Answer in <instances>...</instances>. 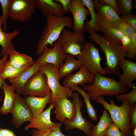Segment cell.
<instances>
[{
    "label": "cell",
    "instance_id": "obj_15",
    "mask_svg": "<svg viewBox=\"0 0 136 136\" xmlns=\"http://www.w3.org/2000/svg\"><path fill=\"white\" fill-rule=\"evenodd\" d=\"M54 102L55 103L54 113L56 119L62 123L66 119L70 121L74 120L76 108L73 102H71L68 98L59 99Z\"/></svg>",
    "mask_w": 136,
    "mask_h": 136
},
{
    "label": "cell",
    "instance_id": "obj_2",
    "mask_svg": "<svg viewBox=\"0 0 136 136\" xmlns=\"http://www.w3.org/2000/svg\"><path fill=\"white\" fill-rule=\"evenodd\" d=\"M73 23L72 19L67 15L59 17L50 15L47 17L46 25L37 43V54L40 55L46 46L49 45L52 47L64 28H72Z\"/></svg>",
    "mask_w": 136,
    "mask_h": 136
},
{
    "label": "cell",
    "instance_id": "obj_48",
    "mask_svg": "<svg viewBox=\"0 0 136 136\" xmlns=\"http://www.w3.org/2000/svg\"><path fill=\"white\" fill-rule=\"evenodd\" d=\"M105 136L104 135V136Z\"/></svg>",
    "mask_w": 136,
    "mask_h": 136
},
{
    "label": "cell",
    "instance_id": "obj_45",
    "mask_svg": "<svg viewBox=\"0 0 136 136\" xmlns=\"http://www.w3.org/2000/svg\"><path fill=\"white\" fill-rule=\"evenodd\" d=\"M5 79L1 75L0 73V88L2 84L5 82ZM2 102V99L0 95V103Z\"/></svg>",
    "mask_w": 136,
    "mask_h": 136
},
{
    "label": "cell",
    "instance_id": "obj_22",
    "mask_svg": "<svg viewBox=\"0 0 136 136\" xmlns=\"http://www.w3.org/2000/svg\"><path fill=\"white\" fill-rule=\"evenodd\" d=\"M3 22L2 16L0 14V45L2 49L1 51V55H8L10 52L15 49L12 40L19 33L18 30H15L10 32L6 33L2 28Z\"/></svg>",
    "mask_w": 136,
    "mask_h": 136
},
{
    "label": "cell",
    "instance_id": "obj_42",
    "mask_svg": "<svg viewBox=\"0 0 136 136\" xmlns=\"http://www.w3.org/2000/svg\"><path fill=\"white\" fill-rule=\"evenodd\" d=\"M61 5L64 14L69 12L71 0H55Z\"/></svg>",
    "mask_w": 136,
    "mask_h": 136
},
{
    "label": "cell",
    "instance_id": "obj_26",
    "mask_svg": "<svg viewBox=\"0 0 136 136\" xmlns=\"http://www.w3.org/2000/svg\"><path fill=\"white\" fill-rule=\"evenodd\" d=\"M112 122L107 110L104 107L98 123L94 126L91 136H103L110 124Z\"/></svg>",
    "mask_w": 136,
    "mask_h": 136
},
{
    "label": "cell",
    "instance_id": "obj_46",
    "mask_svg": "<svg viewBox=\"0 0 136 136\" xmlns=\"http://www.w3.org/2000/svg\"><path fill=\"white\" fill-rule=\"evenodd\" d=\"M133 128L132 134L133 136H136V127Z\"/></svg>",
    "mask_w": 136,
    "mask_h": 136
},
{
    "label": "cell",
    "instance_id": "obj_11",
    "mask_svg": "<svg viewBox=\"0 0 136 136\" xmlns=\"http://www.w3.org/2000/svg\"><path fill=\"white\" fill-rule=\"evenodd\" d=\"M36 7V0H11L9 17L13 20L27 21L31 19Z\"/></svg>",
    "mask_w": 136,
    "mask_h": 136
},
{
    "label": "cell",
    "instance_id": "obj_4",
    "mask_svg": "<svg viewBox=\"0 0 136 136\" xmlns=\"http://www.w3.org/2000/svg\"><path fill=\"white\" fill-rule=\"evenodd\" d=\"M121 101L122 104L120 106L116 105L112 99H110V103H109L103 96L98 97L95 101L102 105L109 111L112 122L118 126L125 136H131L132 132L130 127L129 114L132 106L130 105L129 101L123 100Z\"/></svg>",
    "mask_w": 136,
    "mask_h": 136
},
{
    "label": "cell",
    "instance_id": "obj_36",
    "mask_svg": "<svg viewBox=\"0 0 136 136\" xmlns=\"http://www.w3.org/2000/svg\"><path fill=\"white\" fill-rule=\"evenodd\" d=\"M105 136H125L120 131L118 126L113 122L112 123L105 132Z\"/></svg>",
    "mask_w": 136,
    "mask_h": 136
},
{
    "label": "cell",
    "instance_id": "obj_25",
    "mask_svg": "<svg viewBox=\"0 0 136 136\" xmlns=\"http://www.w3.org/2000/svg\"><path fill=\"white\" fill-rule=\"evenodd\" d=\"M75 56L71 54H67L65 62L59 69V80L71 74L73 71L80 68L82 62L80 60H76Z\"/></svg>",
    "mask_w": 136,
    "mask_h": 136
},
{
    "label": "cell",
    "instance_id": "obj_23",
    "mask_svg": "<svg viewBox=\"0 0 136 136\" xmlns=\"http://www.w3.org/2000/svg\"><path fill=\"white\" fill-rule=\"evenodd\" d=\"M4 92V98L2 106L0 107V113L6 115L11 113L14 106L16 96L14 88L5 82L1 87Z\"/></svg>",
    "mask_w": 136,
    "mask_h": 136
},
{
    "label": "cell",
    "instance_id": "obj_43",
    "mask_svg": "<svg viewBox=\"0 0 136 136\" xmlns=\"http://www.w3.org/2000/svg\"><path fill=\"white\" fill-rule=\"evenodd\" d=\"M2 136H16L13 131L8 128L1 129Z\"/></svg>",
    "mask_w": 136,
    "mask_h": 136
},
{
    "label": "cell",
    "instance_id": "obj_34",
    "mask_svg": "<svg viewBox=\"0 0 136 136\" xmlns=\"http://www.w3.org/2000/svg\"><path fill=\"white\" fill-rule=\"evenodd\" d=\"M11 1V0H0V3L2 11V16L3 24L5 32L6 29L7 21L9 17V9Z\"/></svg>",
    "mask_w": 136,
    "mask_h": 136
},
{
    "label": "cell",
    "instance_id": "obj_39",
    "mask_svg": "<svg viewBox=\"0 0 136 136\" xmlns=\"http://www.w3.org/2000/svg\"><path fill=\"white\" fill-rule=\"evenodd\" d=\"M133 41V45L130 50L126 52V57L133 59L135 58L136 55V33L132 37Z\"/></svg>",
    "mask_w": 136,
    "mask_h": 136
},
{
    "label": "cell",
    "instance_id": "obj_8",
    "mask_svg": "<svg viewBox=\"0 0 136 136\" xmlns=\"http://www.w3.org/2000/svg\"><path fill=\"white\" fill-rule=\"evenodd\" d=\"M64 51L67 54L77 56L80 54L82 49L87 42L84 34L64 28L57 40Z\"/></svg>",
    "mask_w": 136,
    "mask_h": 136
},
{
    "label": "cell",
    "instance_id": "obj_29",
    "mask_svg": "<svg viewBox=\"0 0 136 136\" xmlns=\"http://www.w3.org/2000/svg\"><path fill=\"white\" fill-rule=\"evenodd\" d=\"M62 123L56 122L51 128L44 130L33 129L31 131V136H65L61 132L60 128Z\"/></svg>",
    "mask_w": 136,
    "mask_h": 136
},
{
    "label": "cell",
    "instance_id": "obj_47",
    "mask_svg": "<svg viewBox=\"0 0 136 136\" xmlns=\"http://www.w3.org/2000/svg\"><path fill=\"white\" fill-rule=\"evenodd\" d=\"M1 128L0 127V136H2L1 132Z\"/></svg>",
    "mask_w": 136,
    "mask_h": 136
},
{
    "label": "cell",
    "instance_id": "obj_7",
    "mask_svg": "<svg viewBox=\"0 0 136 136\" xmlns=\"http://www.w3.org/2000/svg\"><path fill=\"white\" fill-rule=\"evenodd\" d=\"M76 56L90 72L94 75L97 73L103 76L107 74L100 65L101 58L99 55V49L91 41L87 42L82 49L80 54Z\"/></svg>",
    "mask_w": 136,
    "mask_h": 136
},
{
    "label": "cell",
    "instance_id": "obj_17",
    "mask_svg": "<svg viewBox=\"0 0 136 136\" xmlns=\"http://www.w3.org/2000/svg\"><path fill=\"white\" fill-rule=\"evenodd\" d=\"M119 66L122 69L123 72L118 76L119 82L123 86L129 89L135 84L133 83L136 79V63L130 60L125 58H122L120 61Z\"/></svg>",
    "mask_w": 136,
    "mask_h": 136
},
{
    "label": "cell",
    "instance_id": "obj_19",
    "mask_svg": "<svg viewBox=\"0 0 136 136\" xmlns=\"http://www.w3.org/2000/svg\"><path fill=\"white\" fill-rule=\"evenodd\" d=\"M36 7L44 17L53 15L61 17L64 15L61 5L55 0H36Z\"/></svg>",
    "mask_w": 136,
    "mask_h": 136
},
{
    "label": "cell",
    "instance_id": "obj_35",
    "mask_svg": "<svg viewBox=\"0 0 136 136\" xmlns=\"http://www.w3.org/2000/svg\"><path fill=\"white\" fill-rule=\"evenodd\" d=\"M117 28L121 30L125 35L132 38L136 33V30L126 22L122 20Z\"/></svg>",
    "mask_w": 136,
    "mask_h": 136
},
{
    "label": "cell",
    "instance_id": "obj_18",
    "mask_svg": "<svg viewBox=\"0 0 136 136\" xmlns=\"http://www.w3.org/2000/svg\"><path fill=\"white\" fill-rule=\"evenodd\" d=\"M55 102L51 103L49 107L35 118H33L30 123L25 127L26 130L33 128L39 130L48 129L54 126L56 122H52L51 120V111L54 109Z\"/></svg>",
    "mask_w": 136,
    "mask_h": 136
},
{
    "label": "cell",
    "instance_id": "obj_31",
    "mask_svg": "<svg viewBox=\"0 0 136 136\" xmlns=\"http://www.w3.org/2000/svg\"><path fill=\"white\" fill-rule=\"evenodd\" d=\"M103 33L106 37L122 44L121 39L125 35L117 28H109L105 30Z\"/></svg>",
    "mask_w": 136,
    "mask_h": 136
},
{
    "label": "cell",
    "instance_id": "obj_33",
    "mask_svg": "<svg viewBox=\"0 0 136 136\" xmlns=\"http://www.w3.org/2000/svg\"><path fill=\"white\" fill-rule=\"evenodd\" d=\"M130 92L123 93L116 96V99L119 101L127 100L130 102L129 104L132 106L136 103V85L135 84L131 88Z\"/></svg>",
    "mask_w": 136,
    "mask_h": 136
},
{
    "label": "cell",
    "instance_id": "obj_1",
    "mask_svg": "<svg viewBox=\"0 0 136 136\" xmlns=\"http://www.w3.org/2000/svg\"><path fill=\"white\" fill-rule=\"evenodd\" d=\"M90 34L89 38L91 41L99 45L101 50L105 53L106 61L104 69L107 74L118 76L120 74V61L122 58L126 57V52L121 45L104 36L94 32Z\"/></svg>",
    "mask_w": 136,
    "mask_h": 136
},
{
    "label": "cell",
    "instance_id": "obj_3",
    "mask_svg": "<svg viewBox=\"0 0 136 136\" xmlns=\"http://www.w3.org/2000/svg\"><path fill=\"white\" fill-rule=\"evenodd\" d=\"M83 89L87 91L92 101L104 96H117L127 92L129 89L114 79L106 77L100 73L95 75L93 82L86 85H83Z\"/></svg>",
    "mask_w": 136,
    "mask_h": 136
},
{
    "label": "cell",
    "instance_id": "obj_27",
    "mask_svg": "<svg viewBox=\"0 0 136 136\" xmlns=\"http://www.w3.org/2000/svg\"><path fill=\"white\" fill-rule=\"evenodd\" d=\"M87 8L90 15L91 18L89 21L85 22L84 28L85 31L89 33L91 32H95L97 31L96 21V15L93 2L92 0H81Z\"/></svg>",
    "mask_w": 136,
    "mask_h": 136
},
{
    "label": "cell",
    "instance_id": "obj_9",
    "mask_svg": "<svg viewBox=\"0 0 136 136\" xmlns=\"http://www.w3.org/2000/svg\"><path fill=\"white\" fill-rule=\"evenodd\" d=\"M51 91L46 75L40 70L33 74L25 84L21 94L43 97Z\"/></svg>",
    "mask_w": 136,
    "mask_h": 136
},
{
    "label": "cell",
    "instance_id": "obj_37",
    "mask_svg": "<svg viewBox=\"0 0 136 136\" xmlns=\"http://www.w3.org/2000/svg\"><path fill=\"white\" fill-rule=\"evenodd\" d=\"M122 47L124 51L127 52L129 51L132 47L133 44L132 38L124 35L121 39Z\"/></svg>",
    "mask_w": 136,
    "mask_h": 136
},
{
    "label": "cell",
    "instance_id": "obj_32",
    "mask_svg": "<svg viewBox=\"0 0 136 136\" xmlns=\"http://www.w3.org/2000/svg\"><path fill=\"white\" fill-rule=\"evenodd\" d=\"M117 7L121 16L132 14L133 9L132 0H117Z\"/></svg>",
    "mask_w": 136,
    "mask_h": 136
},
{
    "label": "cell",
    "instance_id": "obj_21",
    "mask_svg": "<svg viewBox=\"0 0 136 136\" xmlns=\"http://www.w3.org/2000/svg\"><path fill=\"white\" fill-rule=\"evenodd\" d=\"M52 96L51 91L43 97L26 96L23 99L30 110L33 117L35 118L43 111L47 104L50 103Z\"/></svg>",
    "mask_w": 136,
    "mask_h": 136
},
{
    "label": "cell",
    "instance_id": "obj_28",
    "mask_svg": "<svg viewBox=\"0 0 136 136\" xmlns=\"http://www.w3.org/2000/svg\"><path fill=\"white\" fill-rule=\"evenodd\" d=\"M70 89L73 91H76L79 92L83 98V101L86 107L87 112L89 117L93 121H96L98 119L97 111L94 108L90 101V97L86 91L78 85L71 87Z\"/></svg>",
    "mask_w": 136,
    "mask_h": 136
},
{
    "label": "cell",
    "instance_id": "obj_6",
    "mask_svg": "<svg viewBox=\"0 0 136 136\" xmlns=\"http://www.w3.org/2000/svg\"><path fill=\"white\" fill-rule=\"evenodd\" d=\"M92 1L96 11L97 31L103 33L109 28L117 27L122 21L121 16L111 8L101 5L97 0Z\"/></svg>",
    "mask_w": 136,
    "mask_h": 136
},
{
    "label": "cell",
    "instance_id": "obj_13",
    "mask_svg": "<svg viewBox=\"0 0 136 136\" xmlns=\"http://www.w3.org/2000/svg\"><path fill=\"white\" fill-rule=\"evenodd\" d=\"M15 94V101L11 113L12 116V123L15 128L17 129L25 122L30 121L33 117L30 110L21 94L17 91Z\"/></svg>",
    "mask_w": 136,
    "mask_h": 136
},
{
    "label": "cell",
    "instance_id": "obj_20",
    "mask_svg": "<svg viewBox=\"0 0 136 136\" xmlns=\"http://www.w3.org/2000/svg\"><path fill=\"white\" fill-rule=\"evenodd\" d=\"M40 64L36 61L33 65L18 77L8 80L15 90L21 94L24 85L33 74L40 70Z\"/></svg>",
    "mask_w": 136,
    "mask_h": 136
},
{
    "label": "cell",
    "instance_id": "obj_24",
    "mask_svg": "<svg viewBox=\"0 0 136 136\" xmlns=\"http://www.w3.org/2000/svg\"><path fill=\"white\" fill-rule=\"evenodd\" d=\"M8 55L9 59L8 63L18 69L31 66L35 62L30 56L25 54L19 53L15 49L12 51Z\"/></svg>",
    "mask_w": 136,
    "mask_h": 136
},
{
    "label": "cell",
    "instance_id": "obj_14",
    "mask_svg": "<svg viewBox=\"0 0 136 136\" xmlns=\"http://www.w3.org/2000/svg\"><path fill=\"white\" fill-rule=\"evenodd\" d=\"M73 16V22L72 28L73 31L85 33L84 25L87 16L89 14L81 0H71L69 10Z\"/></svg>",
    "mask_w": 136,
    "mask_h": 136
},
{
    "label": "cell",
    "instance_id": "obj_16",
    "mask_svg": "<svg viewBox=\"0 0 136 136\" xmlns=\"http://www.w3.org/2000/svg\"><path fill=\"white\" fill-rule=\"evenodd\" d=\"M78 71L71 74L64 78L63 81V86L70 89L78 85L82 86L85 83H92L94 81L95 75L91 73L84 64H82Z\"/></svg>",
    "mask_w": 136,
    "mask_h": 136
},
{
    "label": "cell",
    "instance_id": "obj_40",
    "mask_svg": "<svg viewBox=\"0 0 136 136\" xmlns=\"http://www.w3.org/2000/svg\"><path fill=\"white\" fill-rule=\"evenodd\" d=\"M122 20L124 21L129 23L135 30H136V15L132 14L120 16Z\"/></svg>",
    "mask_w": 136,
    "mask_h": 136
},
{
    "label": "cell",
    "instance_id": "obj_38",
    "mask_svg": "<svg viewBox=\"0 0 136 136\" xmlns=\"http://www.w3.org/2000/svg\"><path fill=\"white\" fill-rule=\"evenodd\" d=\"M97 1L101 5L109 6L114 10L119 15H120L116 0H98Z\"/></svg>",
    "mask_w": 136,
    "mask_h": 136
},
{
    "label": "cell",
    "instance_id": "obj_41",
    "mask_svg": "<svg viewBox=\"0 0 136 136\" xmlns=\"http://www.w3.org/2000/svg\"><path fill=\"white\" fill-rule=\"evenodd\" d=\"M129 117L130 129L136 127V104L132 106L129 113Z\"/></svg>",
    "mask_w": 136,
    "mask_h": 136
},
{
    "label": "cell",
    "instance_id": "obj_5",
    "mask_svg": "<svg viewBox=\"0 0 136 136\" xmlns=\"http://www.w3.org/2000/svg\"><path fill=\"white\" fill-rule=\"evenodd\" d=\"M40 70L46 75L52 93L50 103L58 99L68 98L72 96L73 91L70 89L61 85L59 83L58 68L52 64L46 63L41 65Z\"/></svg>",
    "mask_w": 136,
    "mask_h": 136
},
{
    "label": "cell",
    "instance_id": "obj_12",
    "mask_svg": "<svg viewBox=\"0 0 136 136\" xmlns=\"http://www.w3.org/2000/svg\"><path fill=\"white\" fill-rule=\"evenodd\" d=\"M67 55L57 41L51 48H49L48 45L45 46L36 61L41 65L46 63L51 64L59 69L64 63L63 61Z\"/></svg>",
    "mask_w": 136,
    "mask_h": 136
},
{
    "label": "cell",
    "instance_id": "obj_44",
    "mask_svg": "<svg viewBox=\"0 0 136 136\" xmlns=\"http://www.w3.org/2000/svg\"><path fill=\"white\" fill-rule=\"evenodd\" d=\"M8 55H6L0 59V73L2 71L5 65L7 63Z\"/></svg>",
    "mask_w": 136,
    "mask_h": 136
},
{
    "label": "cell",
    "instance_id": "obj_10",
    "mask_svg": "<svg viewBox=\"0 0 136 136\" xmlns=\"http://www.w3.org/2000/svg\"><path fill=\"white\" fill-rule=\"evenodd\" d=\"M72 102L76 108V113L74 120L70 121L65 119L63 122L67 131L77 129L83 131L87 136H91L94 125L91 121L84 118L82 115L81 109L83 106L82 100L80 98L79 95L76 92L73 93L72 96Z\"/></svg>",
    "mask_w": 136,
    "mask_h": 136
},
{
    "label": "cell",
    "instance_id": "obj_30",
    "mask_svg": "<svg viewBox=\"0 0 136 136\" xmlns=\"http://www.w3.org/2000/svg\"><path fill=\"white\" fill-rule=\"evenodd\" d=\"M30 66H27L18 69L9 64L7 62L0 73L1 76L5 79H13L18 77Z\"/></svg>",
    "mask_w": 136,
    "mask_h": 136
}]
</instances>
